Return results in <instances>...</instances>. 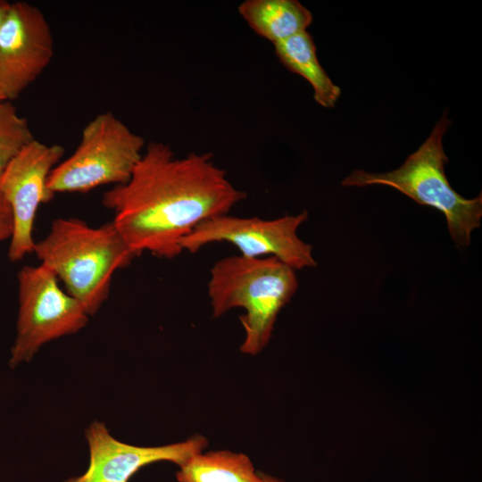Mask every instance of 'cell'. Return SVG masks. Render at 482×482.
<instances>
[{
  "instance_id": "6da1fadb",
  "label": "cell",
  "mask_w": 482,
  "mask_h": 482,
  "mask_svg": "<svg viewBox=\"0 0 482 482\" xmlns=\"http://www.w3.org/2000/svg\"><path fill=\"white\" fill-rule=\"evenodd\" d=\"M245 197L212 154L179 158L170 145L152 142L129 179L104 194L103 204L113 212L112 222L135 256L149 252L172 259L200 223L227 214Z\"/></svg>"
},
{
  "instance_id": "7a4b0ae2",
  "label": "cell",
  "mask_w": 482,
  "mask_h": 482,
  "mask_svg": "<svg viewBox=\"0 0 482 482\" xmlns=\"http://www.w3.org/2000/svg\"><path fill=\"white\" fill-rule=\"evenodd\" d=\"M33 253L89 316L107 299L114 273L136 257L112 221L93 227L75 217L54 220Z\"/></svg>"
},
{
  "instance_id": "3957f363",
  "label": "cell",
  "mask_w": 482,
  "mask_h": 482,
  "mask_svg": "<svg viewBox=\"0 0 482 482\" xmlns=\"http://www.w3.org/2000/svg\"><path fill=\"white\" fill-rule=\"evenodd\" d=\"M298 287L295 270L276 257H225L214 263L208 282L212 315L242 308V353L256 355L269 343L278 314Z\"/></svg>"
},
{
  "instance_id": "277c9868",
  "label": "cell",
  "mask_w": 482,
  "mask_h": 482,
  "mask_svg": "<svg viewBox=\"0 0 482 482\" xmlns=\"http://www.w3.org/2000/svg\"><path fill=\"white\" fill-rule=\"evenodd\" d=\"M451 121L445 113L437 120L429 137L410 154L397 169L385 173L355 170L343 181L345 187L386 185L421 205L441 212L458 248L470 244L471 233L480 227L482 195L467 199L451 186L445 173L448 158L443 147V137Z\"/></svg>"
},
{
  "instance_id": "5b68a950",
  "label": "cell",
  "mask_w": 482,
  "mask_h": 482,
  "mask_svg": "<svg viewBox=\"0 0 482 482\" xmlns=\"http://www.w3.org/2000/svg\"><path fill=\"white\" fill-rule=\"evenodd\" d=\"M144 145V138L112 112L99 113L84 127L74 152L51 171L48 190L54 195L125 184L143 154Z\"/></svg>"
},
{
  "instance_id": "8992f818",
  "label": "cell",
  "mask_w": 482,
  "mask_h": 482,
  "mask_svg": "<svg viewBox=\"0 0 482 482\" xmlns=\"http://www.w3.org/2000/svg\"><path fill=\"white\" fill-rule=\"evenodd\" d=\"M46 266H23L18 273L16 337L9 364L29 362L41 346L86 326L88 313Z\"/></svg>"
},
{
  "instance_id": "52a82bcc",
  "label": "cell",
  "mask_w": 482,
  "mask_h": 482,
  "mask_svg": "<svg viewBox=\"0 0 482 482\" xmlns=\"http://www.w3.org/2000/svg\"><path fill=\"white\" fill-rule=\"evenodd\" d=\"M307 219L305 211L274 220L220 215L200 223L181 240L180 246L195 253L210 243L229 242L245 257H276L294 270L312 268L316 266L312 245L296 235L298 227Z\"/></svg>"
},
{
  "instance_id": "ba28073f",
  "label": "cell",
  "mask_w": 482,
  "mask_h": 482,
  "mask_svg": "<svg viewBox=\"0 0 482 482\" xmlns=\"http://www.w3.org/2000/svg\"><path fill=\"white\" fill-rule=\"evenodd\" d=\"M64 149L36 138L28 144L0 175V194L9 204L13 221L8 258L21 261L34 252V223L37 210L54 195L47 187L48 178L61 162Z\"/></svg>"
},
{
  "instance_id": "9c48e42d",
  "label": "cell",
  "mask_w": 482,
  "mask_h": 482,
  "mask_svg": "<svg viewBox=\"0 0 482 482\" xmlns=\"http://www.w3.org/2000/svg\"><path fill=\"white\" fill-rule=\"evenodd\" d=\"M54 38L43 12L26 2L11 3L0 27V92L17 98L48 66Z\"/></svg>"
},
{
  "instance_id": "30bf717a",
  "label": "cell",
  "mask_w": 482,
  "mask_h": 482,
  "mask_svg": "<svg viewBox=\"0 0 482 482\" xmlns=\"http://www.w3.org/2000/svg\"><path fill=\"white\" fill-rule=\"evenodd\" d=\"M89 464L80 476L65 482H129L143 467L166 461L184 464L208 445L206 438L196 435L186 441L161 446H137L112 436L105 425L94 421L86 431Z\"/></svg>"
},
{
  "instance_id": "8fae6325",
  "label": "cell",
  "mask_w": 482,
  "mask_h": 482,
  "mask_svg": "<svg viewBox=\"0 0 482 482\" xmlns=\"http://www.w3.org/2000/svg\"><path fill=\"white\" fill-rule=\"evenodd\" d=\"M238 12L259 36L274 44L307 31L312 14L296 0H246Z\"/></svg>"
},
{
  "instance_id": "7c38bea8",
  "label": "cell",
  "mask_w": 482,
  "mask_h": 482,
  "mask_svg": "<svg viewBox=\"0 0 482 482\" xmlns=\"http://www.w3.org/2000/svg\"><path fill=\"white\" fill-rule=\"evenodd\" d=\"M275 54L290 71L304 78L312 87L314 100L325 108L334 107L341 89L333 83L319 62L316 46L307 32L274 44Z\"/></svg>"
},
{
  "instance_id": "4fadbf2b",
  "label": "cell",
  "mask_w": 482,
  "mask_h": 482,
  "mask_svg": "<svg viewBox=\"0 0 482 482\" xmlns=\"http://www.w3.org/2000/svg\"><path fill=\"white\" fill-rule=\"evenodd\" d=\"M176 478L178 482H265L247 455L228 450L193 455Z\"/></svg>"
},
{
  "instance_id": "5bb4252c",
  "label": "cell",
  "mask_w": 482,
  "mask_h": 482,
  "mask_svg": "<svg viewBox=\"0 0 482 482\" xmlns=\"http://www.w3.org/2000/svg\"><path fill=\"white\" fill-rule=\"evenodd\" d=\"M35 137L25 117L11 101L0 103V175L8 163Z\"/></svg>"
},
{
  "instance_id": "9a60e30c",
  "label": "cell",
  "mask_w": 482,
  "mask_h": 482,
  "mask_svg": "<svg viewBox=\"0 0 482 482\" xmlns=\"http://www.w3.org/2000/svg\"><path fill=\"white\" fill-rule=\"evenodd\" d=\"M12 229L13 221L11 208L0 194V242L10 239Z\"/></svg>"
},
{
  "instance_id": "2e32d148",
  "label": "cell",
  "mask_w": 482,
  "mask_h": 482,
  "mask_svg": "<svg viewBox=\"0 0 482 482\" xmlns=\"http://www.w3.org/2000/svg\"><path fill=\"white\" fill-rule=\"evenodd\" d=\"M10 4L9 2L5 1V0H0V27L5 18V15L8 12V9H9V6H10Z\"/></svg>"
},
{
  "instance_id": "e0dca14e",
  "label": "cell",
  "mask_w": 482,
  "mask_h": 482,
  "mask_svg": "<svg viewBox=\"0 0 482 482\" xmlns=\"http://www.w3.org/2000/svg\"><path fill=\"white\" fill-rule=\"evenodd\" d=\"M262 478L264 479L265 482H283L282 480H280L279 478H275V477H272L269 474H265L262 471H259Z\"/></svg>"
},
{
  "instance_id": "ac0fdd59",
  "label": "cell",
  "mask_w": 482,
  "mask_h": 482,
  "mask_svg": "<svg viewBox=\"0 0 482 482\" xmlns=\"http://www.w3.org/2000/svg\"><path fill=\"white\" fill-rule=\"evenodd\" d=\"M3 101H4V100L3 96H2V94L0 92V103H2Z\"/></svg>"
}]
</instances>
